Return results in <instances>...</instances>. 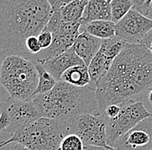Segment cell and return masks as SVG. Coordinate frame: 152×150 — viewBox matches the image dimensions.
Returning a JSON list of instances; mask_svg holds the SVG:
<instances>
[{"instance_id": "cell-1", "label": "cell", "mask_w": 152, "mask_h": 150, "mask_svg": "<svg viewBox=\"0 0 152 150\" xmlns=\"http://www.w3.org/2000/svg\"><path fill=\"white\" fill-rule=\"evenodd\" d=\"M152 88V53L142 44H125L96 85L100 113L111 104L141 100Z\"/></svg>"}, {"instance_id": "cell-2", "label": "cell", "mask_w": 152, "mask_h": 150, "mask_svg": "<svg viewBox=\"0 0 152 150\" xmlns=\"http://www.w3.org/2000/svg\"><path fill=\"white\" fill-rule=\"evenodd\" d=\"M48 0L0 1V49L1 60L18 55L29 59L25 43L45 29L53 15Z\"/></svg>"}, {"instance_id": "cell-3", "label": "cell", "mask_w": 152, "mask_h": 150, "mask_svg": "<svg viewBox=\"0 0 152 150\" xmlns=\"http://www.w3.org/2000/svg\"><path fill=\"white\" fill-rule=\"evenodd\" d=\"M32 100L42 117L69 122L81 114H101L92 85L78 87L58 81L52 90L36 95Z\"/></svg>"}, {"instance_id": "cell-4", "label": "cell", "mask_w": 152, "mask_h": 150, "mask_svg": "<svg viewBox=\"0 0 152 150\" xmlns=\"http://www.w3.org/2000/svg\"><path fill=\"white\" fill-rule=\"evenodd\" d=\"M0 80L10 98L17 101L32 99L39 81L36 64L18 55L6 56L2 60Z\"/></svg>"}, {"instance_id": "cell-5", "label": "cell", "mask_w": 152, "mask_h": 150, "mask_svg": "<svg viewBox=\"0 0 152 150\" xmlns=\"http://www.w3.org/2000/svg\"><path fill=\"white\" fill-rule=\"evenodd\" d=\"M68 134V122L41 117L2 141L0 146L17 141L30 150H60L61 142Z\"/></svg>"}, {"instance_id": "cell-6", "label": "cell", "mask_w": 152, "mask_h": 150, "mask_svg": "<svg viewBox=\"0 0 152 150\" xmlns=\"http://www.w3.org/2000/svg\"><path fill=\"white\" fill-rule=\"evenodd\" d=\"M108 120L103 114H81L68 122L69 134H75L85 146L106 148Z\"/></svg>"}, {"instance_id": "cell-7", "label": "cell", "mask_w": 152, "mask_h": 150, "mask_svg": "<svg viewBox=\"0 0 152 150\" xmlns=\"http://www.w3.org/2000/svg\"><path fill=\"white\" fill-rule=\"evenodd\" d=\"M142 100H132L121 103V111L118 115L107 123L108 146H113L115 141L125 133L136 127L142 120L151 116Z\"/></svg>"}, {"instance_id": "cell-8", "label": "cell", "mask_w": 152, "mask_h": 150, "mask_svg": "<svg viewBox=\"0 0 152 150\" xmlns=\"http://www.w3.org/2000/svg\"><path fill=\"white\" fill-rule=\"evenodd\" d=\"M125 44L117 36L103 40L100 50L87 66L92 81L91 85L95 89L98 82L105 75L114 60L121 53Z\"/></svg>"}, {"instance_id": "cell-9", "label": "cell", "mask_w": 152, "mask_h": 150, "mask_svg": "<svg viewBox=\"0 0 152 150\" xmlns=\"http://www.w3.org/2000/svg\"><path fill=\"white\" fill-rule=\"evenodd\" d=\"M115 28L116 36L125 43L141 44L143 38L152 30V19L132 8L115 24Z\"/></svg>"}, {"instance_id": "cell-10", "label": "cell", "mask_w": 152, "mask_h": 150, "mask_svg": "<svg viewBox=\"0 0 152 150\" xmlns=\"http://www.w3.org/2000/svg\"><path fill=\"white\" fill-rule=\"evenodd\" d=\"M2 105L7 109L10 118V124L4 132L6 134H9L10 138L28 124L42 117L32 99L17 101L9 97L6 103H3Z\"/></svg>"}, {"instance_id": "cell-11", "label": "cell", "mask_w": 152, "mask_h": 150, "mask_svg": "<svg viewBox=\"0 0 152 150\" xmlns=\"http://www.w3.org/2000/svg\"><path fill=\"white\" fill-rule=\"evenodd\" d=\"M112 147L120 150H152V115L120 136Z\"/></svg>"}, {"instance_id": "cell-12", "label": "cell", "mask_w": 152, "mask_h": 150, "mask_svg": "<svg viewBox=\"0 0 152 150\" xmlns=\"http://www.w3.org/2000/svg\"><path fill=\"white\" fill-rule=\"evenodd\" d=\"M80 31L73 33H62L57 32L53 34V42L51 45L47 49L42 50L38 55L36 56L34 62L42 63L54 57L60 56L74 46L75 40L80 35Z\"/></svg>"}, {"instance_id": "cell-13", "label": "cell", "mask_w": 152, "mask_h": 150, "mask_svg": "<svg viewBox=\"0 0 152 150\" xmlns=\"http://www.w3.org/2000/svg\"><path fill=\"white\" fill-rule=\"evenodd\" d=\"M42 64L56 79V81H61L63 73L68 69L74 66L85 64V63L76 54L72 47L60 56L42 62Z\"/></svg>"}, {"instance_id": "cell-14", "label": "cell", "mask_w": 152, "mask_h": 150, "mask_svg": "<svg viewBox=\"0 0 152 150\" xmlns=\"http://www.w3.org/2000/svg\"><path fill=\"white\" fill-rule=\"evenodd\" d=\"M102 43L103 39L96 38L87 32H80L75 40L73 49L83 60L86 65L88 66L100 50Z\"/></svg>"}, {"instance_id": "cell-15", "label": "cell", "mask_w": 152, "mask_h": 150, "mask_svg": "<svg viewBox=\"0 0 152 150\" xmlns=\"http://www.w3.org/2000/svg\"><path fill=\"white\" fill-rule=\"evenodd\" d=\"M98 20L112 21L111 4L105 0H88L80 23L85 24Z\"/></svg>"}, {"instance_id": "cell-16", "label": "cell", "mask_w": 152, "mask_h": 150, "mask_svg": "<svg viewBox=\"0 0 152 150\" xmlns=\"http://www.w3.org/2000/svg\"><path fill=\"white\" fill-rule=\"evenodd\" d=\"M80 32H87L96 38L100 39H108L116 36L115 23L107 20H98L81 24L80 28Z\"/></svg>"}, {"instance_id": "cell-17", "label": "cell", "mask_w": 152, "mask_h": 150, "mask_svg": "<svg viewBox=\"0 0 152 150\" xmlns=\"http://www.w3.org/2000/svg\"><path fill=\"white\" fill-rule=\"evenodd\" d=\"M61 81L78 87H85L92 83L88 67L86 64H80L68 69L63 73Z\"/></svg>"}, {"instance_id": "cell-18", "label": "cell", "mask_w": 152, "mask_h": 150, "mask_svg": "<svg viewBox=\"0 0 152 150\" xmlns=\"http://www.w3.org/2000/svg\"><path fill=\"white\" fill-rule=\"evenodd\" d=\"M88 0H74L60 10L61 18L63 22H80Z\"/></svg>"}, {"instance_id": "cell-19", "label": "cell", "mask_w": 152, "mask_h": 150, "mask_svg": "<svg viewBox=\"0 0 152 150\" xmlns=\"http://www.w3.org/2000/svg\"><path fill=\"white\" fill-rule=\"evenodd\" d=\"M35 64H36L37 69L38 76H39L38 86L37 90H36L35 95L39 94H46L55 88L58 81H56V79L43 67L42 63L35 62Z\"/></svg>"}, {"instance_id": "cell-20", "label": "cell", "mask_w": 152, "mask_h": 150, "mask_svg": "<svg viewBox=\"0 0 152 150\" xmlns=\"http://www.w3.org/2000/svg\"><path fill=\"white\" fill-rule=\"evenodd\" d=\"M112 21L117 24L133 8L131 0H113L111 3Z\"/></svg>"}, {"instance_id": "cell-21", "label": "cell", "mask_w": 152, "mask_h": 150, "mask_svg": "<svg viewBox=\"0 0 152 150\" xmlns=\"http://www.w3.org/2000/svg\"><path fill=\"white\" fill-rule=\"evenodd\" d=\"M85 144L75 134H68L62 139L60 150H83Z\"/></svg>"}, {"instance_id": "cell-22", "label": "cell", "mask_w": 152, "mask_h": 150, "mask_svg": "<svg viewBox=\"0 0 152 150\" xmlns=\"http://www.w3.org/2000/svg\"><path fill=\"white\" fill-rule=\"evenodd\" d=\"M26 48L28 50V53L32 57V61L35 60V57L37 55H38L42 50V48L40 44V42L38 40V37L37 36H31L27 38L26 43H25Z\"/></svg>"}, {"instance_id": "cell-23", "label": "cell", "mask_w": 152, "mask_h": 150, "mask_svg": "<svg viewBox=\"0 0 152 150\" xmlns=\"http://www.w3.org/2000/svg\"><path fill=\"white\" fill-rule=\"evenodd\" d=\"M53 34L51 31H49L47 29H44L39 35H38V40L40 42V44L42 48V50L48 48L52 42H53Z\"/></svg>"}, {"instance_id": "cell-24", "label": "cell", "mask_w": 152, "mask_h": 150, "mask_svg": "<svg viewBox=\"0 0 152 150\" xmlns=\"http://www.w3.org/2000/svg\"><path fill=\"white\" fill-rule=\"evenodd\" d=\"M121 111V104H111L107 106L102 113L107 120H112L116 118Z\"/></svg>"}, {"instance_id": "cell-25", "label": "cell", "mask_w": 152, "mask_h": 150, "mask_svg": "<svg viewBox=\"0 0 152 150\" xmlns=\"http://www.w3.org/2000/svg\"><path fill=\"white\" fill-rule=\"evenodd\" d=\"M10 124L9 113L4 106L1 104V115H0V130L2 133L5 131Z\"/></svg>"}, {"instance_id": "cell-26", "label": "cell", "mask_w": 152, "mask_h": 150, "mask_svg": "<svg viewBox=\"0 0 152 150\" xmlns=\"http://www.w3.org/2000/svg\"><path fill=\"white\" fill-rule=\"evenodd\" d=\"M0 147H1V150H30L23 144L20 142H17V141L9 142Z\"/></svg>"}, {"instance_id": "cell-27", "label": "cell", "mask_w": 152, "mask_h": 150, "mask_svg": "<svg viewBox=\"0 0 152 150\" xmlns=\"http://www.w3.org/2000/svg\"><path fill=\"white\" fill-rule=\"evenodd\" d=\"M50 4V5L52 6L53 10L56 11L60 10L63 6H65L68 3L74 1V0H48Z\"/></svg>"}, {"instance_id": "cell-28", "label": "cell", "mask_w": 152, "mask_h": 150, "mask_svg": "<svg viewBox=\"0 0 152 150\" xmlns=\"http://www.w3.org/2000/svg\"><path fill=\"white\" fill-rule=\"evenodd\" d=\"M131 1L133 3V5H134L133 8L143 14L144 10H145V4L148 0H131Z\"/></svg>"}, {"instance_id": "cell-29", "label": "cell", "mask_w": 152, "mask_h": 150, "mask_svg": "<svg viewBox=\"0 0 152 150\" xmlns=\"http://www.w3.org/2000/svg\"><path fill=\"white\" fill-rule=\"evenodd\" d=\"M141 44L145 46L152 53V30L143 38Z\"/></svg>"}, {"instance_id": "cell-30", "label": "cell", "mask_w": 152, "mask_h": 150, "mask_svg": "<svg viewBox=\"0 0 152 150\" xmlns=\"http://www.w3.org/2000/svg\"><path fill=\"white\" fill-rule=\"evenodd\" d=\"M143 15L152 19V0H148L145 4V10Z\"/></svg>"}, {"instance_id": "cell-31", "label": "cell", "mask_w": 152, "mask_h": 150, "mask_svg": "<svg viewBox=\"0 0 152 150\" xmlns=\"http://www.w3.org/2000/svg\"><path fill=\"white\" fill-rule=\"evenodd\" d=\"M146 95V103L149 105V107L147 108L152 114V88L147 92V94L145 95Z\"/></svg>"}, {"instance_id": "cell-32", "label": "cell", "mask_w": 152, "mask_h": 150, "mask_svg": "<svg viewBox=\"0 0 152 150\" xmlns=\"http://www.w3.org/2000/svg\"><path fill=\"white\" fill-rule=\"evenodd\" d=\"M83 150H105V148L99 147V146H91V145H88V146H85Z\"/></svg>"}, {"instance_id": "cell-33", "label": "cell", "mask_w": 152, "mask_h": 150, "mask_svg": "<svg viewBox=\"0 0 152 150\" xmlns=\"http://www.w3.org/2000/svg\"><path fill=\"white\" fill-rule=\"evenodd\" d=\"M105 150H120V149H117V148H114V147H112V146H107V147L105 148Z\"/></svg>"}, {"instance_id": "cell-34", "label": "cell", "mask_w": 152, "mask_h": 150, "mask_svg": "<svg viewBox=\"0 0 152 150\" xmlns=\"http://www.w3.org/2000/svg\"><path fill=\"white\" fill-rule=\"evenodd\" d=\"M105 1H107V2H108V3H111V2H112V1H113V0H105Z\"/></svg>"}]
</instances>
